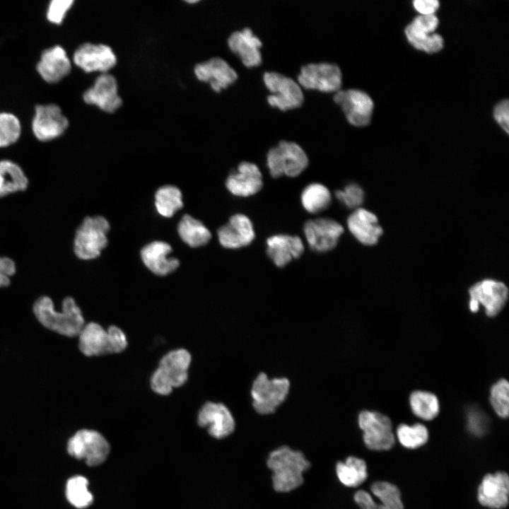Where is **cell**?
Returning <instances> with one entry per match:
<instances>
[{"label":"cell","instance_id":"30bf717a","mask_svg":"<svg viewBox=\"0 0 509 509\" xmlns=\"http://www.w3.org/2000/svg\"><path fill=\"white\" fill-rule=\"evenodd\" d=\"M69 127V120L59 105L54 103L35 106L31 127L35 137L49 141L61 136Z\"/></svg>","mask_w":509,"mask_h":509},{"label":"cell","instance_id":"bcb514c9","mask_svg":"<svg viewBox=\"0 0 509 509\" xmlns=\"http://www.w3.org/2000/svg\"><path fill=\"white\" fill-rule=\"evenodd\" d=\"M353 498L361 509H388L382 503L375 502L370 494L363 490L358 491Z\"/></svg>","mask_w":509,"mask_h":509},{"label":"cell","instance_id":"2e32d148","mask_svg":"<svg viewBox=\"0 0 509 509\" xmlns=\"http://www.w3.org/2000/svg\"><path fill=\"white\" fill-rule=\"evenodd\" d=\"M84 102L95 105L101 110L112 113L122 104L118 94V84L116 78L108 73L100 74L94 81L91 87L83 94Z\"/></svg>","mask_w":509,"mask_h":509},{"label":"cell","instance_id":"d4e9b609","mask_svg":"<svg viewBox=\"0 0 509 509\" xmlns=\"http://www.w3.org/2000/svg\"><path fill=\"white\" fill-rule=\"evenodd\" d=\"M304 250L303 242L297 235L276 234L267 240V254L279 267H283L293 259L299 258Z\"/></svg>","mask_w":509,"mask_h":509},{"label":"cell","instance_id":"9a60e30c","mask_svg":"<svg viewBox=\"0 0 509 509\" xmlns=\"http://www.w3.org/2000/svg\"><path fill=\"white\" fill-rule=\"evenodd\" d=\"M73 62L86 73H107L117 64V57L110 47L86 42L75 50Z\"/></svg>","mask_w":509,"mask_h":509},{"label":"cell","instance_id":"e0dca14e","mask_svg":"<svg viewBox=\"0 0 509 509\" xmlns=\"http://www.w3.org/2000/svg\"><path fill=\"white\" fill-rule=\"evenodd\" d=\"M198 424L207 428L208 433L217 439L224 438L235 430V421L228 407L220 402H206L199 409Z\"/></svg>","mask_w":509,"mask_h":509},{"label":"cell","instance_id":"4fadbf2b","mask_svg":"<svg viewBox=\"0 0 509 509\" xmlns=\"http://www.w3.org/2000/svg\"><path fill=\"white\" fill-rule=\"evenodd\" d=\"M344 229L339 223L329 218H316L305 223L303 232L310 248L326 252L337 245Z\"/></svg>","mask_w":509,"mask_h":509},{"label":"cell","instance_id":"1f68e13d","mask_svg":"<svg viewBox=\"0 0 509 509\" xmlns=\"http://www.w3.org/2000/svg\"><path fill=\"white\" fill-rule=\"evenodd\" d=\"M336 472L339 481L348 487L358 486L368 476L365 461L352 456L349 457L345 462H338Z\"/></svg>","mask_w":509,"mask_h":509},{"label":"cell","instance_id":"f35d334b","mask_svg":"<svg viewBox=\"0 0 509 509\" xmlns=\"http://www.w3.org/2000/svg\"><path fill=\"white\" fill-rule=\"evenodd\" d=\"M509 385L501 379L491 390L490 402L495 412L501 418H507L509 413Z\"/></svg>","mask_w":509,"mask_h":509},{"label":"cell","instance_id":"52a82bcc","mask_svg":"<svg viewBox=\"0 0 509 509\" xmlns=\"http://www.w3.org/2000/svg\"><path fill=\"white\" fill-rule=\"evenodd\" d=\"M110 445L102 434L96 431L81 429L69 440L67 450L70 455L84 460L89 466L102 464L110 452Z\"/></svg>","mask_w":509,"mask_h":509},{"label":"cell","instance_id":"f546056e","mask_svg":"<svg viewBox=\"0 0 509 509\" xmlns=\"http://www.w3.org/2000/svg\"><path fill=\"white\" fill-rule=\"evenodd\" d=\"M177 230L181 239L192 247L204 245L211 238L210 230L200 221L189 214L182 216Z\"/></svg>","mask_w":509,"mask_h":509},{"label":"cell","instance_id":"cb8c5ba5","mask_svg":"<svg viewBox=\"0 0 509 509\" xmlns=\"http://www.w3.org/2000/svg\"><path fill=\"white\" fill-rule=\"evenodd\" d=\"M347 227L354 238L365 245L378 243L383 230L378 224L377 216L372 212L358 208L355 209L347 218Z\"/></svg>","mask_w":509,"mask_h":509},{"label":"cell","instance_id":"5b68a950","mask_svg":"<svg viewBox=\"0 0 509 509\" xmlns=\"http://www.w3.org/2000/svg\"><path fill=\"white\" fill-rule=\"evenodd\" d=\"M267 165L271 176L274 178L283 175L294 177L308 167V158L296 143L281 141L268 151Z\"/></svg>","mask_w":509,"mask_h":509},{"label":"cell","instance_id":"6da1fadb","mask_svg":"<svg viewBox=\"0 0 509 509\" xmlns=\"http://www.w3.org/2000/svg\"><path fill=\"white\" fill-rule=\"evenodd\" d=\"M62 305L56 310L52 300L42 296L34 303L33 312L45 327L66 337L78 336L86 324L81 308L71 297L65 298Z\"/></svg>","mask_w":509,"mask_h":509},{"label":"cell","instance_id":"74e56055","mask_svg":"<svg viewBox=\"0 0 509 509\" xmlns=\"http://www.w3.org/2000/svg\"><path fill=\"white\" fill-rule=\"evenodd\" d=\"M371 492L388 509H404L398 488L389 482L377 481L372 484Z\"/></svg>","mask_w":509,"mask_h":509},{"label":"cell","instance_id":"277c9868","mask_svg":"<svg viewBox=\"0 0 509 509\" xmlns=\"http://www.w3.org/2000/svg\"><path fill=\"white\" fill-rule=\"evenodd\" d=\"M110 230L107 220L102 216L86 217L76 231L74 251L81 259L90 260L100 256L107 246Z\"/></svg>","mask_w":509,"mask_h":509},{"label":"cell","instance_id":"d6a6232c","mask_svg":"<svg viewBox=\"0 0 509 509\" xmlns=\"http://www.w3.org/2000/svg\"><path fill=\"white\" fill-rule=\"evenodd\" d=\"M155 206L161 216L170 218L183 206L181 191L175 186L160 187L155 194Z\"/></svg>","mask_w":509,"mask_h":509},{"label":"cell","instance_id":"ab89813d","mask_svg":"<svg viewBox=\"0 0 509 509\" xmlns=\"http://www.w3.org/2000/svg\"><path fill=\"white\" fill-rule=\"evenodd\" d=\"M334 194L337 200L350 209L360 208L364 199L363 189L356 183H349L343 189L337 190Z\"/></svg>","mask_w":509,"mask_h":509},{"label":"cell","instance_id":"8d00e7d4","mask_svg":"<svg viewBox=\"0 0 509 509\" xmlns=\"http://www.w3.org/2000/svg\"><path fill=\"white\" fill-rule=\"evenodd\" d=\"M21 131V123L16 115L8 112H0V148L15 144Z\"/></svg>","mask_w":509,"mask_h":509},{"label":"cell","instance_id":"3957f363","mask_svg":"<svg viewBox=\"0 0 509 509\" xmlns=\"http://www.w3.org/2000/svg\"><path fill=\"white\" fill-rule=\"evenodd\" d=\"M192 355L185 349H177L165 353L150 378L153 392L161 396L170 394L173 390L184 385L188 380Z\"/></svg>","mask_w":509,"mask_h":509},{"label":"cell","instance_id":"7402d4cb","mask_svg":"<svg viewBox=\"0 0 509 509\" xmlns=\"http://www.w3.org/2000/svg\"><path fill=\"white\" fill-rule=\"evenodd\" d=\"M194 72L198 80L209 83L216 92H220L233 84L238 78L236 71L226 61L220 57H213L197 64Z\"/></svg>","mask_w":509,"mask_h":509},{"label":"cell","instance_id":"484cf974","mask_svg":"<svg viewBox=\"0 0 509 509\" xmlns=\"http://www.w3.org/2000/svg\"><path fill=\"white\" fill-rule=\"evenodd\" d=\"M171 252L172 247L167 242L154 241L141 249V257L151 271L158 276H165L174 271L180 265L177 258L168 257Z\"/></svg>","mask_w":509,"mask_h":509},{"label":"cell","instance_id":"b9f144b4","mask_svg":"<svg viewBox=\"0 0 509 509\" xmlns=\"http://www.w3.org/2000/svg\"><path fill=\"white\" fill-rule=\"evenodd\" d=\"M487 418L480 411L471 409L467 414V427L474 435H482L487 429Z\"/></svg>","mask_w":509,"mask_h":509},{"label":"cell","instance_id":"7c38bea8","mask_svg":"<svg viewBox=\"0 0 509 509\" xmlns=\"http://www.w3.org/2000/svg\"><path fill=\"white\" fill-rule=\"evenodd\" d=\"M341 80L339 67L329 63L306 64L298 76L300 86L327 93L339 90Z\"/></svg>","mask_w":509,"mask_h":509},{"label":"cell","instance_id":"ac0fdd59","mask_svg":"<svg viewBox=\"0 0 509 509\" xmlns=\"http://www.w3.org/2000/svg\"><path fill=\"white\" fill-rule=\"evenodd\" d=\"M470 300L481 304L489 317L498 315L505 305L508 290L502 282L494 279H484L474 283L469 289Z\"/></svg>","mask_w":509,"mask_h":509},{"label":"cell","instance_id":"603a6c76","mask_svg":"<svg viewBox=\"0 0 509 509\" xmlns=\"http://www.w3.org/2000/svg\"><path fill=\"white\" fill-rule=\"evenodd\" d=\"M508 476L503 472H498L484 476L479 486L477 498L485 507L501 509L508 503Z\"/></svg>","mask_w":509,"mask_h":509},{"label":"cell","instance_id":"ee69618b","mask_svg":"<svg viewBox=\"0 0 509 509\" xmlns=\"http://www.w3.org/2000/svg\"><path fill=\"white\" fill-rule=\"evenodd\" d=\"M16 271L15 262L9 257L0 256V288L10 284L11 277Z\"/></svg>","mask_w":509,"mask_h":509},{"label":"cell","instance_id":"836d02e7","mask_svg":"<svg viewBox=\"0 0 509 509\" xmlns=\"http://www.w3.org/2000/svg\"><path fill=\"white\" fill-rule=\"evenodd\" d=\"M409 402L413 413L423 420H432L439 413L438 399L431 392H413L410 395Z\"/></svg>","mask_w":509,"mask_h":509},{"label":"cell","instance_id":"4316f807","mask_svg":"<svg viewBox=\"0 0 509 509\" xmlns=\"http://www.w3.org/2000/svg\"><path fill=\"white\" fill-rule=\"evenodd\" d=\"M228 45L247 67H254L261 64L259 49L262 42L250 28L233 33L228 39Z\"/></svg>","mask_w":509,"mask_h":509},{"label":"cell","instance_id":"d6986e66","mask_svg":"<svg viewBox=\"0 0 509 509\" xmlns=\"http://www.w3.org/2000/svg\"><path fill=\"white\" fill-rule=\"evenodd\" d=\"M71 67V62L66 50L60 45L45 49L36 65L40 77L49 83L62 81L70 74Z\"/></svg>","mask_w":509,"mask_h":509},{"label":"cell","instance_id":"e575fe53","mask_svg":"<svg viewBox=\"0 0 509 509\" xmlns=\"http://www.w3.org/2000/svg\"><path fill=\"white\" fill-rule=\"evenodd\" d=\"M88 481L82 476H76L67 481L66 496L69 502L77 508H86L93 502V497L88 490Z\"/></svg>","mask_w":509,"mask_h":509},{"label":"cell","instance_id":"8fae6325","mask_svg":"<svg viewBox=\"0 0 509 509\" xmlns=\"http://www.w3.org/2000/svg\"><path fill=\"white\" fill-rule=\"evenodd\" d=\"M438 19L435 14L419 15L405 28L409 42L416 49L433 54L443 47V37L435 33Z\"/></svg>","mask_w":509,"mask_h":509},{"label":"cell","instance_id":"ba28073f","mask_svg":"<svg viewBox=\"0 0 509 509\" xmlns=\"http://www.w3.org/2000/svg\"><path fill=\"white\" fill-rule=\"evenodd\" d=\"M263 80L271 92L268 103L274 107L286 111L300 107L303 102V93L300 85L281 74L266 72Z\"/></svg>","mask_w":509,"mask_h":509},{"label":"cell","instance_id":"f6af8a7d","mask_svg":"<svg viewBox=\"0 0 509 509\" xmlns=\"http://www.w3.org/2000/svg\"><path fill=\"white\" fill-rule=\"evenodd\" d=\"M493 116L501 127L508 134L509 102L508 100L501 101L495 107Z\"/></svg>","mask_w":509,"mask_h":509},{"label":"cell","instance_id":"8992f818","mask_svg":"<svg viewBox=\"0 0 509 509\" xmlns=\"http://www.w3.org/2000/svg\"><path fill=\"white\" fill-rule=\"evenodd\" d=\"M289 387L287 378L269 379L265 373H259L255 379L251 389L255 410L264 415L274 413L286 399Z\"/></svg>","mask_w":509,"mask_h":509},{"label":"cell","instance_id":"ffe728a7","mask_svg":"<svg viewBox=\"0 0 509 509\" xmlns=\"http://www.w3.org/2000/svg\"><path fill=\"white\" fill-rule=\"evenodd\" d=\"M226 186L233 195L247 197L257 194L263 187L262 175L255 163L243 161L226 179Z\"/></svg>","mask_w":509,"mask_h":509},{"label":"cell","instance_id":"5bb4252c","mask_svg":"<svg viewBox=\"0 0 509 509\" xmlns=\"http://www.w3.org/2000/svg\"><path fill=\"white\" fill-rule=\"evenodd\" d=\"M334 100L341 107L351 124L356 127L369 124L374 105L367 93L356 89L339 90L335 93Z\"/></svg>","mask_w":509,"mask_h":509},{"label":"cell","instance_id":"4dcf8cb0","mask_svg":"<svg viewBox=\"0 0 509 509\" xmlns=\"http://www.w3.org/2000/svg\"><path fill=\"white\" fill-rule=\"evenodd\" d=\"M300 201L305 211L316 214L329 207L332 201V194L324 185L313 182L303 189L300 195Z\"/></svg>","mask_w":509,"mask_h":509},{"label":"cell","instance_id":"7dc6e473","mask_svg":"<svg viewBox=\"0 0 509 509\" xmlns=\"http://www.w3.org/2000/svg\"><path fill=\"white\" fill-rule=\"evenodd\" d=\"M413 4L421 15H433L439 8V1L436 0H415Z\"/></svg>","mask_w":509,"mask_h":509},{"label":"cell","instance_id":"7a4b0ae2","mask_svg":"<svg viewBox=\"0 0 509 509\" xmlns=\"http://www.w3.org/2000/svg\"><path fill=\"white\" fill-rule=\"evenodd\" d=\"M267 464L273 472V487L278 492H289L300 486L303 473L310 467L302 452L281 446L269 454Z\"/></svg>","mask_w":509,"mask_h":509},{"label":"cell","instance_id":"7bdbcfd3","mask_svg":"<svg viewBox=\"0 0 509 509\" xmlns=\"http://www.w3.org/2000/svg\"><path fill=\"white\" fill-rule=\"evenodd\" d=\"M110 334L112 354L123 352L128 346L127 337L122 329L116 325H110L107 328Z\"/></svg>","mask_w":509,"mask_h":509},{"label":"cell","instance_id":"60d3db41","mask_svg":"<svg viewBox=\"0 0 509 509\" xmlns=\"http://www.w3.org/2000/svg\"><path fill=\"white\" fill-rule=\"evenodd\" d=\"M74 1L73 0H52L47 6L46 17L49 22L59 25L65 18Z\"/></svg>","mask_w":509,"mask_h":509},{"label":"cell","instance_id":"9c48e42d","mask_svg":"<svg viewBox=\"0 0 509 509\" xmlns=\"http://www.w3.org/2000/svg\"><path fill=\"white\" fill-rule=\"evenodd\" d=\"M358 425L363 432V440L368 448L387 450L394 445L395 440L392 425L385 415L373 411H363L358 416Z\"/></svg>","mask_w":509,"mask_h":509},{"label":"cell","instance_id":"d590c367","mask_svg":"<svg viewBox=\"0 0 509 509\" xmlns=\"http://www.w3.org/2000/svg\"><path fill=\"white\" fill-rule=\"evenodd\" d=\"M399 443L405 447L414 449L424 445L428 438V432L425 426L416 423L413 426L401 424L397 430Z\"/></svg>","mask_w":509,"mask_h":509},{"label":"cell","instance_id":"44dd1931","mask_svg":"<svg viewBox=\"0 0 509 509\" xmlns=\"http://www.w3.org/2000/svg\"><path fill=\"white\" fill-rule=\"evenodd\" d=\"M220 244L228 249H238L249 245L255 238L250 219L245 214L236 213L217 232Z\"/></svg>","mask_w":509,"mask_h":509},{"label":"cell","instance_id":"f1b7e54d","mask_svg":"<svg viewBox=\"0 0 509 509\" xmlns=\"http://www.w3.org/2000/svg\"><path fill=\"white\" fill-rule=\"evenodd\" d=\"M28 186V179L21 167L8 159L0 160V198L23 192Z\"/></svg>","mask_w":509,"mask_h":509},{"label":"cell","instance_id":"83f0119b","mask_svg":"<svg viewBox=\"0 0 509 509\" xmlns=\"http://www.w3.org/2000/svg\"><path fill=\"white\" fill-rule=\"evenodd\" d=\"M78 337L79 350L86 356L112 354L110 334L100 324H86Z\"/></svg>","mask_w":509,"mask_h":509}]
</instances>
